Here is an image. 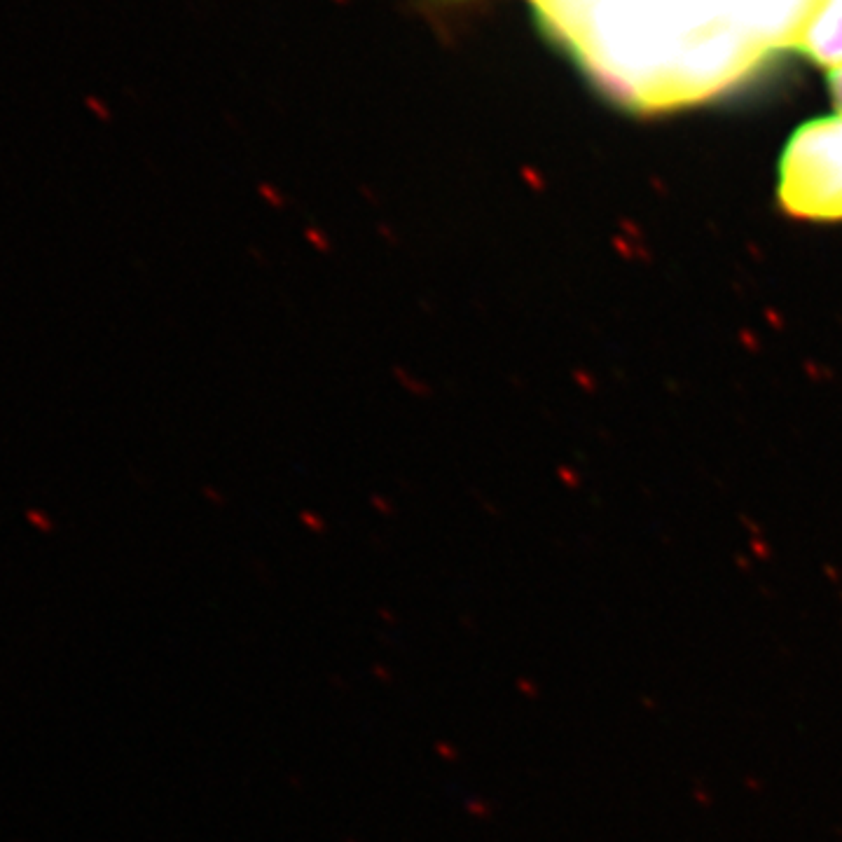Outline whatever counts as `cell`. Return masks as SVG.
Segmentation results:
<instances>
[{"label":"cell","instance_id":"1","mask_svg":"<svg viewBox=\"0 0 842 842\" xmlns=\"http://www.w3.org/2000/svg\"><path fill=\"white\" fill-rule=\"evenodd\" d=\"M779 202L809 220L842 218V115L816 118L788 138L779 162Z\"/></svg>","mask_w":842,"mask_h":842},{"label":"cell","instance_id":"2","mask_svg":"<svg viewBox=\"0 0 842 842\" xmlns=\"http://www.w3.org/2000/svg\"><path fill=\"white\" fill-rule=\"evenodd\" d=\"M793 49L826 70L842 68V0H819Z\"/></svg>","mask_w":842,"mask_h":842},{"label":"cell","instance_id":"3","mask_svg":"<svg viewBox=\"0 0 842 842\" xmlns=\"http://www.w3.org/2000/svg\"><path fill=\"white\" fill-rule=\"evenodd\" d=\"M826 82H828V92H831V99L838 113L842 115V68H833L826 73Z\"/></svg>","mask_w":842,"mask_h":842},{"label":"cell","instance_id":"4","mask_svg":"<svg viewBox=\"0 0 842 842\" xmlns=\"http://www.w3.org/2000/svg\"><path fill=\"white\" fill-rule=\"evenodd\" d=\"M26 519L31 524L35 526V529H42V531H52V522H49L47 517L42 515L40 510H38V508H29L26 510Z\"/></svg>","mask_w":842,"mask_h":842}]
</instances>
